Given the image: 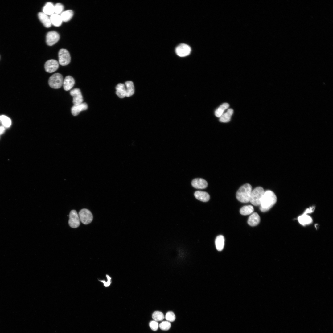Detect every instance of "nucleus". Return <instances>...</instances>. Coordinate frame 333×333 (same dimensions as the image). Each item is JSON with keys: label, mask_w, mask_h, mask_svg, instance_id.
I'll list each match as a JSON object with an SVG mask.
<instances>
[{"label": "nucleus", "mask_w": 333, "mask_h": 333, "mask_svg": "<svg viewBox=\"0 0 333 333\" xmlns=\"http://www.w3.org/2000/svg\"><path fill=\"white\" fill-rule=\"evenodd\" d=\"M276 196L272 191L268 190L265 191L260 204V210L265 212L269 210L276 203Z\"/></svg>", "instance_id": "nucleus-1"}, {"label": "nucleus", "mask_w": 333, "mask_h": 333, "mask_svg": "<svg viewBox=\"0 0 333 333\" xmlns=\"http://www.w3.org/2000/svg\"><path fill=\"white\" fill-rule=\"evenodd\" d=\"M252 191V187L250 184L246 183L240 187L236 192V199L242 203L249 202Z\"/></svg>", "instance_id": "nucleus-2"}, {"label": "nucleus", "mask_w": 333, "mask_h": 333, "mask_svg": "<svg viewBox=\"0 0 333 333\" xmlns=\"http://www.w3.org/2000/svg\"><path fill=\"white\" fill-rule=\"evenodd\" d=\"M264 192V189L261 187L255 188L252 191L249 202L255 206L260 205Z\"/></svg>", "instance_id": "nucleus-3"}, {"label": "nucleus", "mask_w": 333, "mask_h": 333, "mask_svg": "<svg viewBox=\"0 0 333 333\" xmlns=\"http://www.w3.org/2000/svg\"><path fill=\"white\" fill-rule=\"evenodd\" d=\"M63 78L61 74L59 73H56L49 78L48 84L49 86L52 88L58 89L60 88L63 84Z\"/></svg>", "instance_id": "nucleus-4"}, {"label": "nucleus", "mask_w": 333, "mask_h": 333, "mask_svg": "<svg viewBox=\"0 0 333 333\" xmlns=\"http://www.w3.org/2000/svg\"><path fill=\"white\" fill-rule=\"evenodd\" d=\"M78 216L80 221L84 224H90L93 220V216L92 213L87 209H81L79 212Z\"/></svg>", "instance_id": "nucleus-5"}, {"label": "nucleus", "mask_w": 333, "mask_h": 333, "mask_svg": "<svg viewBox=\"0 0 333 333\" xmlns=\"http://www.w3.org/2000/svg\"><path fill=\"white\" fill-rule=\"evenodd\" d=\"M59 64L62 66L68 64L71 61V57L68 51L65 49H60L58 53Z\"/></svg>", "instance_id": "nucleus-6"}, {"label": "nucleus", "mask_w": 333, "mask_h": 333, "mask_svg": "<svg viewBox=\"0 0 333 333\" xmlns=\"http://www.w3.org/2000/svg\"><path fill=\"white\" fill-rule=\"evenodd\" d=\"M68 224L71 227L73 228H77L80 225V220L78 214L75 210H72L70 212Z\"/></svg>", "instance_id": "nucleus-7"}, {"label": "nucleus", "mask_w": 333, "mask_h": 333, "mask_svg": "<svg viewBox=\"0 0 333 333\" xmlns=\"http://www.w3.org/2000/svg\"><path fill=\"white\" fill-rule=\"evenodd\" d=\"M191 51L190 47L187 44L182 43L179 45L175 49V52L180 57H185L188 55Z\"/></svg>", "instance_id": "nucleus-8"}, {"label": "nucleus", "mask_w": 333, "mask_h": 333, "mask_svg": "<svg viewBox=\"0 0 333 333\" xmlns=\"http://www.w3.org/2000/svg\"><path fill=\"white\" fill-rule=\"evenodd\" d=\"M59 39L60 35L58 32L55 31H50L46 35V43L48 45L52 46L56 43Z\"/></svg>", "instance_id": "nucleus-9"}, {"label": "nucleus", "mask_w": 333, "mask_h": 333, "mask_svg": "<svg viewBox=\"0 0 333 333\" xmlns=\"http://www.w3.org/2000/svg\"><path fill=\"white\" fill-rule=\"evenodd\" d=\"M70 95L73 97V103L74 105L82 103L83 99L80 90L78 88H75L70 92Z\"/></svg>", "instance_id": "nucleus-10"}, {"label": "nucleus", "mask_w": 333, "mask_h": 333, "mask_svg": "<svg viewBox=\"0 0 333 333\" xmlns=\"http://www.w3.org/2000/svg\"><path fill=\"white\" fill-rule=\"evenodd\" d=\"M59 63L55 60L51 59L47 61L45 64L44 67L46 71L48 73L53 72L58 68Z\"/></svg>", "instance_id": "nucleus-11"}, {"label": "nucleus", "mask_w": 333, "mask_h": 333, "mask_svg": "<svg viewBox=\"0 0 333 333\" xmlns=\"http://www.w3.org/2000/svg\"><path fill=\"white\" fill-rule=\"evenodd\" d=\"M191 185L194 188L197 189H204L208 186L207 182L205 179L200 178L194 179L191 182Z\"/></svg>", "instance_id": "nucleus-12"}, {"label": "nucleus", "mask_w": 333, "mask_h": 333, "mask_svg": "<svg viewBox=\"0 0 333 333\" xmlns=\"http://www.w3.org/2000/svg\"><path fill=\"white\" fill-rule=\"evenodd\" d=\"M88 108V105L85 103L76 105H74L71 108V113L74 116H77L82 111L86 110Z\"/></svg>", "instance_id": "nucleus-13"}, {"label": "nucleus", "mask_w": 333, "mask_h": 333, "mask_svg": "<svg viewBox=\"0 0 333 333\" xmlns=\"http://www.w3.org/2000/svg\"><path fill=\"white\" fill-rule=\"evenodd\" d=\"M75 84L74 79L71 76H66L63 80V85L64 89L66 91L70 90Z\"/></svg>", "instance_id": "nucleus-14"}, {"label": "nucleus", "mask_w": 333, "mask_h": 333, "mask_svg": "<svg viewBox=\"0 0 333 333\" xmlns=\"http://www.w3.org/2000/svg\"><path fill=\"white\" fill-rule=\"evenodd\" d=\"M194 196L197 199L203 202L208 201L210 198V195L208 193L202 191H195Z\"/></svg>", "instance_id": "nucleus-15"}, {"label": "nucleus", "mask_w": 333, "mask_h": 333, "mask_svg": "<svg viewBox=\"0 0 333 333\" xmlns=\"http://www.w3.org/2000/svg\"><path fill=\"white\" fill-rule=\"evenodd\" d=\"M38 17L39 20L46 27H51V23L50 19L47 15L43 12H40L38 13Z\"/></svg>", "instance_id": "nucleus-16"}, {"label": "nucleus", "mask_w": 333, "mask_h": 333, "mask_svg": "<svg viewBox=\"0 0 333 333\" xmlns=\"http://www.w3.org/2000/svg\"><path fill=\"white\" fill-rule=\"evenodd\" d=\"M260 221L258 214L256 212L253 213L249 217L248 220V224L252 226L258 225Z\"/></svg>", "instance_id": "nucleus-17"}, {"label": "nucleus", "mask_w": 333, "mask_h": 333, "mask_svg": "<svg viewBox=\"0 0 333 333\" xmlns=\"http://www.w3.org/2000/svg\"><path fill=\"white\" fill-rule=\"evenodd\" d=\"M116 94L120 98H123L126 97V92L125 84H118L116 86Z\"/></svg>", "instance_id": "nucleus-18"}, {"label": "nucleus", "mask_w": 333, "mask_h": 333, "mask_svg": "<svg viewBox=\"0 0 333 333\" xmlns=\"http://www.w3.org/2000/svg\"><path fill=\"white\" fill-rule=\"evenodd\" d=\"M233 110L232 109H229L225 113L220 117L219 121L220 122L224 123L228 122L230 121Z\"/></svg>", "instance_id": "nucleus-19"}, {"label": "nucleus", "mask_w": 333, "mask_h": 333, "mask_svg": "<svg viewBox=\"0 0 333 333\" xmlns=\"http://www.w3.org/2000/svg\"><path fill=\"white\" fill-rule=\"evenodd\" d=\"M299 223L303 225H305L311 224L312 221L311 218L307 214H303L298 218Z\"/></svg>", "instance_id": "nucleus-20"}, {"label": "nucleus", "mask_w": 333, "mask_h": 333, "mask_svg": "<svg viewBox=\"0 0 333 333\" xmlns=\"http://www.w3.org/2000/svg\"><path fill=\"white\" fill-rule=\"evenodd\" d=\"M51 24L56 27L60 26L62 24V20L60 15L54 13L50 17Z\"/></svg>", "instance_id": "nucleus-21"}, {"label": "nucleus", "mask_w": 333, "mask_h": 333, "mask_svg": "<svg viewBox=\"0 0 333 333\" xmlns=\"http://www.w3.org/2000/svg\"><path fill=\"white\" fill-rule=\"evenodd\" d=\"M216 248L218 251L223 250L224 244V236L220 235L217 236L215 241Z\"/></svg>", "instance_id": "nucleus-22"}, {"label": "nucleus", "mask_w": 333, "mask_h": 333, "mask_svg": "<svg viewBox=\"0 0 333 333\" xmlns=\"http://www.w3.org/2000/svg\"><path fill=\"white\" fill-rule=\"evenodd\" d=\"M43 13L47 15H51L54 13V6L51 2H47L43 9Z\"/></svg>", "instance_id": "nucleus-23"}, {"label": "nucleus", "mask_w": 333, "mask_h": 333, "mask_svg": "<svg viewBox=\"0 0 333 333\" xmlns=\"http://www.w3.org/2000/svg\"><path fill=\"white\" fill-rule=\"evenodd\" d=\"M126 92V97L132 96L134 92V87L133 83L131 81H127L125 84Z\"/></svg>", "instance_id": "nucleus-24"}, {"label": "nucleus", "mask_w": 333, "mask_h": 333, "mask_svg": "<svg viewBox=\"0 0 333 333\" xmlns=\"http://www.w3.org/2000/svg\"><path fill=\"white\" fill-rule=\"evenodd\" d=\"M73 15V11L70 10L63 12L60 15L63 21L67 22L69 21Z\"/></svg>", "instance_id": "nucleus-25"}, {"label": "nucleus", "mask_w": 333, "mask_h": 333, "mask_svg": "<svg viewBox=\"0 0 333 333\" xmlns=\"http://www.w3.org/2000/svg\"><path fill=\"white\" fill-rule=\"evenodd\" d=\"M229 107L228 103H225L220 105L215 111V115L217 117H220L224 113V111Z\"/></svg>", "instance_id": "nucleus-26"}, {"label": "nucleus", "mask_w": 333, "mask_h": 333, "mask_svg": "<svg viewBox=\"0 0 333 333\" xmlns=\"http://www.w3.org/2000/svg\"><path fill=\"white\" fill-rule=\"evenodd\" d=\"M254 211L253 207L251 205L244 206L240 209V213L243 215H247L251 214Z\"/></svg>", "instance_id": "nucleus-27"}, {"label": "nucleus", "mask_w": 333, "mask_h": 333, "mask_svg": "<svg viewBox=\"0 0 333 333\" xmlns=\"http://www.w3.org/2000/svg\"><path fill=\"white\" fill-rule=\"evenodd\" d=\"M152 317L154 321H159L163 320L164 318L163 313L159 311H155L152 314Z\"/></svg>", "instance_id": "nucleus-28"}, {"label": "nucleus", "mask_w": 333, "mask_h": 333, "mask_svg": "<svg viewBox=\"0 0 333 333\" xmlns=\"http://www.w3.org/2000/svg\"><path fill=\"white\" fill-rule=\"evenodd\" d=\"M0 120L5 127H8L10 126L11 121L5 115H1L0 117Z\"/></svg>", "instance_id": "nucleus-29"}, {"label": "nucleus", "mask_w": 333, "mask_h": 333, "mask_svg": "<svg viewBox=\"0 0 333 333\" xmlns=\"http://www.w3.org/2000/svg\"><path fill=\"white\" fill-rule=\"evenodd\" d=\"M64 6L61 3H58L54 6V12L58 14H61L64 10Z\"/></svg>", "instance_id": "nucleus-30"}, {"label": "nucleus", "mask_w": 333, "mask_h": 333, "mask_svg": "<svg viewBox=\"0 0 333 333\" xmlns=\"http://www.w3.org/2000/svg\"><path fill=\"white\" fill-rule=\"evenodd\" d=\"M160 328L163 330H168L171 327V323L168 321H163L159 325Z\"/></svg>", "instance_id": "nucleus-31"}, {"label": "nucleus", "mask_w": 333, "mask_h": 333, "mask_svg": "<svg viewBox=\"0 0 333 333\" xmlns=\"http://www.w3.org/2000/svg\"><path fill=\"white\" fill-rule=\"evenodd\" d=\"M165 318L168 321L173 322L175 319V315L173 312L169 311L166 313Z\"/></svg>", "instance_id": "nucleus-32"}, {"label": "nucleus", "mask_w": 333, "mask_h": 333, "mask_svg": "<svg viewBox=\"0 0 333 333\" xmlns=\"http://www.w3.org/2000/svg\"><path fill=\"white\" fill-rule=\"evenodd\" d=\"M149 326L151 329L154 331H156L158 327V323L155 321H152L149 323Z\"/></svg>", "instance_id": "nucleus-33"}, {"label": "nucleus", "mask_w": 333, "mask_h": 333, "mask_svg": "<svg viewBox=\"0 0 333 333\" xmlns=\"http://www.w3.org/2000/svg\"><path fill=\"white\" fill-rule=\"evenodd\" d=\"M106 276L107 279V282H105L104 280H99L101 282H102L104 284V286L105 287H108L109 286L111 283V278L110 277L109 275H106Z\"/></svg>", "instance_id": "nucleus-34"}, {"label": "nucleus", "mask_w": 333, "mask_h": 333, "mask_svg": "<svg viewBox=\"0 0 333 333\" xmlns=\"http://www.w3.org/2000/svg\"><path fill=\"white\" fill-rule=\"evenodd\" d=\"M314 209L315 208L314 206L310 207L309 208L306 209L303 214H307L308 213H311L314 211Z\"/></svg>", "instance_id": "nucleus-35"}, {"label": "nucleus", "mask_w": 333, "mask_h": 333, "mask_svg": "<svg viewBox=\"0 0 333 333\" xmlns=\"http://www.w3.org/2000/svg\"><path fill=\"white\" fill-rule=\"evenodd\" d=\"M5 130L3 127H0V135L3 133Z\"/></svg>", "instance_id": "nucleus-36"}]
</instances>
